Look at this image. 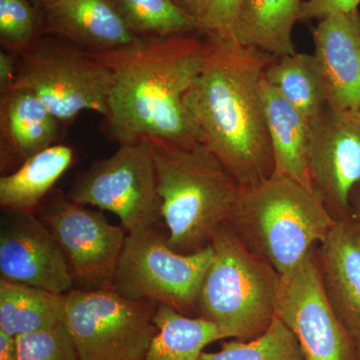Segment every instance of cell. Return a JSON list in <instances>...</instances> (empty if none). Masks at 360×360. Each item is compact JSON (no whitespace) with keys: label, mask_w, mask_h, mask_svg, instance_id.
<instances>
[{"label":"cell","mask_w":360,"mask_h":360,"mask_svg":"<svg viewBox=\"0 0 360 360\" xmlns=\"http://www.w3.org/2000/svg\"><path fill=\"white\" fill-rule=\"evenodd\" d=\"M207 45L202 33L143 40L120 51L90 53L113 75L108 115L101 130L120 144L141 141L179 148L201 143V134L186 105L200 77Z\"/></svg>","instance_id":"1"},{"label":"cell","mask_w":360,"mask_h":360,"mask_svg":"<svg viewBox=\"0 0 360 360\" xmlns=\"http://www.w3.org/2000/svg\"><path fill=\"white\" fill-rule=\"evenodd\" d=\"M207 51L186 105L205 146L243 188L274 174L260 82L276 58L239 44L231 34L206 33Z\"/></svg>","instance_id":"2"},{"label":"cell","mask_w":360,"mask_h":360,"mask_svg":"<svg viewBox=\"0 0 360 360\" xmlns=\"http://www.w3.org/2000/svg\"><path fill=\"white\" fill-rule=\"evenodd\" d=\"M151 143L168 245L181 255L205 250L231 220L243 187L202 143Z\"/></svg>","instance_id":"3"},{"label":"cell","mask_w":360,"mask_h":360,"mask_svg":"<svg viewBox=\"0 0 360 360\" xmlns=\"http://www.w3.org/2000/svg\"><path fill=\"white\" fill-rule=\"evenodd\" d=\"M335 222L316 194L274 174L241 188L229 224L248 250L283 276L324 240Z\"/></svg>","instance_id":"4"},{"label":"cell","mask_w":360,"mask_h":360,"mask_svg":"<svg viewBox=\"0 0 360 360\" xmlns=\"http://www.w3.org/2000/svg\"><path fill=\"white\" fill-rule=\"evenodd\" d=\"M210 245L213 257L201 283L195 316L219 326L226 338H257L276 319L281 274L248 250L229 224Z\"/></svg>","instance_id":"5"},{"label":"cell","mask_w":360,"mask_h":360,"mask_svg":"<svg viewBox=\"0 0 360 360\" xmlns=\"http://www.w3.org/2000/svg\"><path fill=\"white\" fill-rule=\"evenodd\" d=\"M112 84L110 68L90 52L42 35L18 58L13 89L32 92L68 127L82 111L106 116Z\"/></svg>","instance_id":"6"},{"label":"cell","mask_w":360,"mask_h":360,"mask_svg":"<svg viewBox=\"0 0 360 360\" xmlns=\"http://www.w3.org/2000/svg\"><path fill=\"white\" fill-rule=\"evenodd\" d=\"M212 257V245L193 255L176 252L168 245L161 225L129 232L111 288L129 300L168 305L195 316L198 293Z\"/></svg>","instance_id":"7"},{"label":"cell","mask_w":360,"mask_h":360,"mask_svg":"<svg viewBox=\"0 0 360 360\" xmlns=\"http://www.w3.org/2000/svg\"><path fill=\"white\" fill-rule=\"evenodd\" d=\"M158 307L112 288H75L65 293L63 322L80 360H141L158 331Z\"/></svg>","instance_id":"8"},{"label":"cell","mask_w":360,"mask_h":360,"mask_svg":"<svg viewBox=\"0 0 360 360\" xmlns=\"http://www.w3.org/2000/svg\"><path fill=\"white\" fill-rule=\"evenodd\" d=\"M68 198L112 212L127 232L162 224L153 143L120 144L112 155L78 172Z\"/></svg>","instance_id":"9"},{"label":"cell","mask_w":360,"mask_h":360,"mask_svg":"<svg viewBox=\"0 0 360 360\" xmlns=\"http://www.w3.org/2000/svg\"><path fill=\"white\" fill-rule=\"evenodd\" d=\"M35 214L49 229L65 253L75 288H111L122 255L127 229L111 224L103 213L89 210L54 188Z\"/></svg>","instance_id":"10"},{"label":"cell","mask_w":360,"mask_h":360,"mask_svg":"<svg viewBox=\"0 0 360 360\" xmlns=\"http://www.w3.org/2000/svg\"><path fill=\"white\" fill-rule=\"evenodd\" d=\"M276 317L297 338L305 360L359 359L323 290L316 248L281 276Z\"/></svg>","instance_id":"11"},{"label":"cell","mask_w":360,"mask_h":360,"mask_svg":"<svg viewBox=\"0 0 360 360\" xmlns=\"http://www.w3.org/2000/svg\"><path fill=\"white\" fill-rule=\"evenodd\" d=\"M310 179L336 221L350 219L349 196L360 181V110L328 104L310 122Z\"/></svg>","instance_id":"12"},{"label":"cell","mask_w":360,"mask_h":360,"mask_svg":"<svg viewBox=\"0 0 360 360\" xmlns=\"http://www.w3.org/2000/svg\"><path fill=\"white\" fill-rule=\"evenodd\" d=\"M0 279L60 295L75 288L65 253L35 212L2 210Z\"/></svg>","instance_id":"13"},{"label":"cell","mask_w":360,"mask_h":360,"mask_svg":"<svg viewBox=\"0 0 360 360\" xmlns=\"http://www.w3.org/2000/svg\"><path fill=\"white\" fill-rule=\"evenodd\" d=\"M42 33L96 53L143 41L127 25L115 0H54L39 8Z\"/></svg>","instance_id":"14"},{"label":"cell","mask_w":360,"mask_h":360,"mask_svg":"<svg viewBox=\"0 0 360 360\" xmlns=\"http://www.w3.org/2000/svg\"><path fill=\"white\" fill-rule=\"evenodd\" d=\"M317 264L329 303L360 359V229L336 221L316 246Z\"/></svg>","instance_id":"15"},{"label":"cell","mask_w":360,"mask_h":360,"mask_svg":"<svg viewBox=\"0 0 360 360\" xmlns=\"http://www.w3.org/2000/svg\"><path fill=\"white\" fill-rule=\"evenodd\" d=\"M311 32L328 105L360 110L359 9L324 18Z\"/></svg>","instance_id":"16"},{"label":"cell","mask_w":360,"mask_h":360,"mask_svg":"<svg viewBox=\"0 0 360 360\" xmlns=\"http://www.w3.org/2000/svg\"><path fill=\"white\" fill-rule=\"evenodd\" d=\"M63 123L25 89L0 94V170L11 174L44 149L60 143Z\"/></svg>","instance_id":"17"},{"label":"cell","mask_w":360,"mask_h":360,"mask_svg":"<svg viewBox=\"0 0 360 360\" xmlns=\"http://www.w3.org/2000/svg\"><path fill=\"white\" fill-rule=\"evenodd\" d=\"M260 94L274 160V174L314 193L310 179V122L262 77Z\"/></svg>","instance_id":"18"},{"label":"cell","mask_w":360,"mask_h":360,"mask_svg":"<svg viewBox=\"0 0 360 360\" xmlns=\"http://www.w3.org/2000/svg\"><path fill=\"white\" fill-rule=\"evenodd\" d=\"M305 0H243L231 34L274 58L296 53L293 28Z\"/></svg>","instance_id":"19"},{"label":"cell","mask_w":360,"mask_h":360,"mask_svg":"<svg viewBox=\"0 0 360 360\" xmlns=\"http://www.w3.org/2000/svg\"><path fill=\"white\" fill-rule=\"evenodd\" d=\"M73 148L58 143L25 160L0 177V207L7 212H35L75 161Z\"/></svg>","instance_id":"20"},{"label":"cell","mask_w":360,"mask_h":360,"mask_svg":"<svg viewBox=\"0 0 360 360\" xmlns=\"http://www.w3.org/2000/svg\"><path fill=\"white\" fill-rule=\"evenodd\" d=\"M155 322L158 331L141 360H200L208 345L226 338L213 322L165 304H158Z\"/></svg>","instance_id":"21"},{"label":"cell","mask_w":360,"mask_h":360,"mask_svg":"<svg viewBox=\"0 0 360 360\" xmlns=\"http://www.w3.org/2000/svg\"><path fill=\"white\" fill-rule=\"evenodd\" d=\"M65 296L0 279V331L16 338L58 326L63 322Z\"/></svg>","instance_id":"22"},{"label":"cell","mask_w":360,"mask_h":360,"mask_svg":"<svg viewBox=\"0 0 360 360\" xmlns=\"http://www.w3.org/2000/svg\"><path fill=\"white\" fill-rule=\"evenodd\" d=\"M264 77L309 122L328 104L323 78L314 54L296 52L277 58L267 66Z\"/></svg>","instance_id":"23"},{"label":"cell","mask_w":360,"mask_h":360,"mask_svg":"<svg viewBox=\"0 0 360 360\" xmlns=\"http://www.w3.org/2000/svg\"><path fill=\"white\" fill-rule=\"evenodd\" d=\"M127 25L143 40L200 33L198 18L172 0H115Z\"/></svg>","instance_id":"24"},{"label":"cell","mask_w":360,"mask_h":360,"mask_svg":"<svg viewBox=\"0 0 360 360\" xmlns=\"http://www.w3.org/2000/svg\"><path fill=\"white\" fill-rule=\"evenodd\" d=\"M200 360H305L297 338L278 317L250 340L225 342L217 352H202Z\"/></svg>","instance_id":"25"},{"label":"cell","mask_w":360,"mask_h":360,"mask_svg":"<svg viewBox=\"0 0 360 360\" xmlns=\"http://www.w3.org/2000/svg\"><path fill=\"white\" fill-rule=\"evenodd\" d=\"M42 35L41 11L32 0H0L2 49L20 56Z\"/></svg>","instance_id":"26"},{"label":"cell","mask_w":360,"mask_h":360,"mask_svg":"<svg viewBox=\"0 0 360 360\" xmlns=\"http://www.w3.org/2000/svg\"><path fill=\"white\" fill-rule=\"evenodd\" d=\"M18 360H80L65 323L16 336Z\"/></svg>","instance_id":"27"},{"label":"cell","mask_w":360,"mask_h":360,"mask_svg":"<svg viewBox=\"0 0 360 360\" xmlns=\"http://www.w3.org/2000/svg\"><path fill=\"white\" fill-rule=\"evenodd\" d=\"M243 0H205L200 20V32L231 34Z\"/></svg>","instance_id":"28"},{"label":"cell","mask_w":360,"mask_h":360,"mask_svg":"<svg viewBox=\"0 0 360 360\" xmlns=\"http://www.w3.org/2000/svg\"><path fill=\"white\" fill-rule=\"evenodd\" d=\"M360 0H305L300 11V21H321L336 14L359 9Z\"/></svg>","instance_id":"29"},{"label":"cell","mask_w":360,"mask_h":360,"mask_svg":"<svg viewBox=\"0 0 360 360\" xmlns=\"http://www.w3.org/2000/svg\"><path fill=\"white\" fill-rule=\"evenodd\" d=\"M18 58L20 56L6 49L0 51V94L13 89L18 77Z\"/></svg>","instance_id":"30"},{"label":"cell","mask_w":360,"mask_h":360,"mask_svg":"<svg viewBox=\"0 0 360 360\" xmlns=\"http://www.w3.org/2000/svg\"><path fill=\"white\" fill-rule=\"evenodd\" d=\"M0 360H18L16 338L0 331Z\"/></svg>","instance_id":"31"},{"label":"cell","mask_w":360,"mask_h":360,"mask_svg":"<svg viewBox=\"0 0 360 360\" xmlns=\"http://www.w3.org/2000/svg\"><path fill=\"white\" fill-rule=\"evenodd\" d=\"M172 1L189 15L198 18L200 22L203 9H205V0H172Z\"/></svg>","instance_id":"32"},{"label":"cell","mask_w":360,"mask_h":360,"mask_svg":"<svg viewBox=\"0 0 360 360\" xmlns=\"http://www.w3.org/2000/svg\"><path fill=\"white\" fill-rule=\"evenodd\" d=\"M350 219L360 229V181L354 187L349 196Z\"/></svg>","instance_id":"33"},{"label":"cell","mask_w":360,"mask_h":360,"mask_svg":"<svg viewBox=\"0 0 360 360\" xmlns=\"http://www.w3.org/2000/svg\"><path fill=\"white\" fill-rule=\"evenodd\" d=\"M54 0H32L33 4H35L39 8H41L42 6H46V4H51Z\"/></svg>","instance_id":"34"},{"label":"cell","mask_w":360,"mask_h":360,"mask_svg":"<svg viewBox=\"0 0 360 360\" xmlns=\"http://www.w3.org/2000/svg\"><path fill=\"white\" fill-rule=\"evenodd\" d=\"M355 360H360V359H355Z\"/></svg>","instance_id":"35"}]
</instances>
